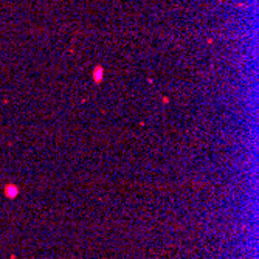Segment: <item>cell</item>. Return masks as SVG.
Instances as JSON below:
<instances>
[{"label": "cell", "mask_w": 259, "mask_h": 259, "mask_svg": "<svg viewBox=\"0 0 259 259\" xmlns=\"http://www.w3.org/2000/svg\"><path fill=\"white\" fill-rule=\"evenodd\" d=\"M17 192H19V189H17V186H14V185H8V186H5V196H6V197H9V199L16 197V196H17Z\"/></svg>", "instance_id": "6da1fadb"}]
</instances>
